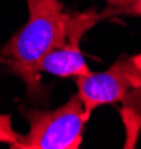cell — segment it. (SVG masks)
I'll return each instance as SVG.
<instances>
[{"instance_id": "obj_5", "label": "cell", "mask_w": 141, "mask_h": 149, "mask_svg": "<svg viewBox=\"0 0 141 149\" xmlns=\"http://www.w3.org/2000/svg\"><path fill=\"white\" fill-rule=\"evenodd\" d=\"M21 139V134L14 130L12 116L9 113H0V143H6L10 148L15 146Z\"/></svg>"}, {"instance_id": "obj_7", "label": "cell", "mask_w": 141, "mask_h": 149, "mask_svg": "<svg viewBox=\"0 0 141 149\" xmlns=\"http://www.w3.org/2000/svg\"><path fill=\"white\" fill-rule=\"evenodd\" d=\"M131 15H138V17H141V0H138V3H137V6L134 8V10H132Z\"/></svg>"}, {"instance_id": "obj_3", "label": "cell", "mask_w": 141, "mask_h": 149, "mask_svg": "<svg viewBox=\"0 0 141 149\" xmlns=\"http://www.w3.org/2000/svg\"><path fill=\"white\" fill-rule=\"evenodd\" d=\"M76 85L89 115L100 106L125 102L141 90V54L123 55L104 72L76 78Z\"/></svg>"}, {"instance_id": "obj_6", "label": "cell", "mask_w": 141, "mask_h": 149, "mask_svg": "<svg viewBox=\"0 0 141 149\" xmlns=\"http://www.w3.org/2000/svg\"><path fill=\"white\" fill-rule=\"evenodd\" d=\"M106 2L109 3L110 8L118 9L120 15H123V14L131 15L132 10H134V8H135L137 3H138V0H106Z\"/></svg>"}, {"instance_id": "obj_1", "label": "cell", "mask_w": 141, "mask_h": 149, "mask_svg": "<svg viewBox=\"0 0 141 149\" xmlns=\"http://www.w3.org/2000/svg\"><path fill=\"white\" fill-rule=\"evenodd\" d=\"M28 19L0 49V63L18 76L33 103H45L46 88L40 79L39 64L54 49L67 42L70 12L61 0H25Z\"/></svg>"}, {"instance_id": "obj_2", "label": "cell", "mask_w": 141, "mask_h": 149, "mask_svg": "<svg viewBox=\"0 0 141 149\" xmlns=\"http://www.w3.org/2000/svg\"><path fill=\"white\" fill-rule=\"evenodd\" d=\"M30 130L12 149H77L83 142L85 124L89 119L79 94L54 110L21 107Z\"/></svg>"}, {"instance_id": "obj_4", "label": "cell", "mask_w": 141, "mask_h": 149, "mask_svg": "<svg viewBox=\"0 0 141 149\" xmlns=\"http://www.w3.org/2000/svg\"><path fill=\"white\" fill-rule=\"evenodd\" d=\"M111 15H120L118 9L107 8L106 10L89 9L85 12H70L67 42L62 46L50 51L39 64L40 72H46L58 78H82L91 73L80 49V39L97 22Z\"/></svg>"}]
</instances>
